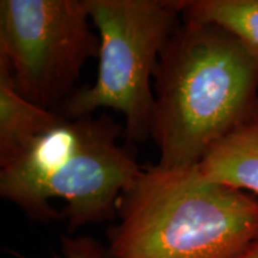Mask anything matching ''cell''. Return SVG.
Returning <instances> with one entry per match:
<instances>
[{
  "mask_svg": "<svg viewBox=\"0 0 258 258\" xmlns=\"http://www.w3.org/2000/svg\"><path fill=\"white\" fill-rule=\"evenodd\" d=\"M153 86L158 165L194 167L258 108V56L220 25L182 18L161 51Z\"/></svg>",
  "mask_w": 258,
  "mask_h": 258,
  "instance_id": "1",
  "label": "cell"
},
{
  "mask_svg": "<svg viewBox=\"0 0 258 258\" xmlns=\"http://www.w3.org/2000/svg\"><path fill=\"white\" fill-rule=\"evenodd\" d=\"M106 231L105 258H235L258 237V199L198 167L143 166Z\"/></svg>",
  "mask_w": 258,
  "mask_h": 258,
  "instance_id": "2",
  "label": "cell"
},
{
  "mask_svg": "<svg viewBox=\"0 0 258 258\" xmlns=\"http://www.w3.org/2000/svg\"><path fill=\"white\" fill-rule=\"evenodd\" d=\"M122 129L108 114L66 117L0 165V196L38 222L64 219L69 232L115 221L122 192L140 175Z\"/></svg>",
  "mask_w": 258,
  "mask_h": 258,
  "instance_id": "3",
  "label": "cell"
},
{
  "mask_svg": "<svg viewBox=\"0 0 258 258\" xmlns=\"http://www.w3.org/2000/svg\"><path fill=\"white\" fill-rule=\"evenodd\" d=\"M101 49L96 82L59 109L66 117L112 109L124 116L129 143L151 138L158 61L182 18L179 0H88Z\"/></svg>",
  "mask_w": 258,
  "mask_h": 258,
  "instance_id": "4",
  "label": "cell"
},
{
  "mask_svg": "<svg viewBox=\"0 0 258 258\" xmlns=\"http://www.w3.org/2000/svg\"><path fill=\"white\" fill-rule=\"evenodd\" d=\"M88 0H2L0 57L18 92L59 111L74 92L84 64L99 56Z\"/></svg>",
  "mask_w": 258,
  "mask_h": 258,
  "instance_id": "5",
  "label": "cell"
},
{
  "mask_svg": "<svg viewBox=\"0 0 258 258\" xmlns=\"http://www.w3.org/2000/svg\"><path fill=\"white\" fill-rule=\"evenodd\" d=\"M206 179L258 195V108L196 165Z\"/></svg>",
  "mask_w": 258,
  "mask_h": 258,
  "instance_id": "6",
  "label": "cell"
},
{
  "mask_svg": "<svg viewBox=\"0 0 258 258\" xmlns=\"http://www.w3.org/2000/svg\"><path fill=\"white\" fill-rule=\"evenodd\" d=\"M66 116L25 99L16 89L6 61L0 57V165L23 152L35 139Z\"/></svg>",
  "mask_w": 258,
  "mask_h": 258,
  "instance_id": "7",
  "label": "cell"
},
{
  "mask_svg": "<svg viewBox=\"0 0 258 258\" xmlns=\"http://www.w3.org/2000/svg\"><path fill=\"white\" fill-rule=\"evenodd\" d=\"M182 18L220 25L258 56V0H179Z\"/></svg>",
  "mask_w": 258,
  "mask_h": 258,
  "instance_id": "8",
  "label": "cell"
},
{
  "mask_svg": "<svg viewBox=\"0 0 258 258\" xmlns=\"http://www.w3.org/2000/svg\"><path fill=\"white\" fill-rule=\"evenodd\" d=\"M54 258H105V246L91 237L61 238V253Z\"/></svg>",
  "mask_w": 258,
  "mask_h": 258,
  "instance_id": "9",
  "label": "cell"
},
{
  "mask_svg": "<svg viewBox=\"0 0 258 258\" xmlns=\"http://www.w3.org/2000/svg\"><path fill=\"white\" fill-rule=\"evenodd\" d=\"M235 258H258V237Z\"/></svg>",
  "mask_w": 258,
  "mask_h": 258,
  "instance_id": "10",
  "label": "cell"
}]
</instances>
